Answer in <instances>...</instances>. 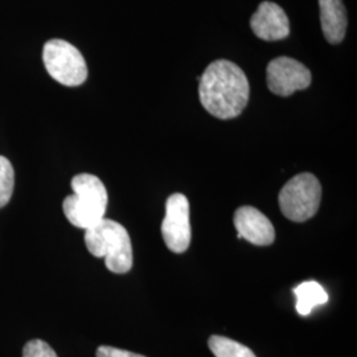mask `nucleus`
<instances>
[{"instance_id": "9d476101", "label": "nucleus", "mask_w": 357, "mask_h": 357, "mask_svg": "<svg viewBox=\"0 0 357 357\" xmlns=\"http://www.w3.org/2000/svg\"><path fill=\"white\" fill-rule=\"evenodd\" d=\"M320 22L324 38L330 44H339L347 32V11L342 0H319Z\"/></svg>"}, {"instance_id": "20e7f679", "label": "nucleus", "mask_w": 357, "mask_h": 357, "mask_svg": "<svg viewBox=\"0 0 357 357\" xmlns=\"http://www.w3.org/2000/svg\"><path fill=\"white\" fill-rule=\"evenodd\" d=\"M321 200V185L312 174L303 172L289 180L280 192L283 216L294 222H305L317 215Z\"/></svg>"}, {"instance_id": "4468645a", "label": "nucleus", "mask_w": 357, "mask_h": 357, "mask_svg": "<svg viewBox=\"0 0 357 357\" xmlns=\"http://www.w3.org/2000/svg\"><path fill=\"white\" fill-rule=\"evenodd\" d=\"M23 357H59L51 345L43 340H31L24 345Z\"/></svg>"}, {"instance_id": "f8f14e48", "label": "nucleus", "mask_w": 357, "mask_h": 357, "mask_svg": "<svg viewBox=\"0 0 357 357\" xmlns=\"http://www.w3.org/2000/svg\"><path fill=\"white\" fill-rule=\"evenodd\" d=\"M208 345L215 357H257L250 348L225 336H211Z\"/></svg>"}, {"instance_id": "6e6552de", "label": "nucleus", "mask_w": 357, "mask_h": 357, "mask_svg": "<svg viewBox=\"0 0 357 357\" xmlns=\"http://www.w3.org/2000/svg\"><path fill=\"white\" fill-rule=\"evenodd\" d=\"M238 238L257 246H268L275 240V230L268 217L255 206H241L234 213Z\"/></svg>"}, {"instance_id": "ddd939ff", "label": "nucleus", "mask_w": 357, "mask_h": 357, "mask_svg": "<svg viewBox=\"0 0 357 357\" xmlns=\"http://www.w3.org/2000/svg\"><path fill=\"white\" fill-rule=\"evenodd\" d=\"M15 185V171L11 162L0 156V208L8 204L11 200Z\"/></svg>"}, {"instance_id": "9b49d317", "label": "nucleus", "mask_w": 357, "mask_h": 357, "mask_svg": "<svg viewBox=\"0 0 357 357\" xmlns=\"http://www.w3.org/2000/svg\"><path fill=\"white\" fill-rule=\"evenodd\" d=\"M294 294L296 296V311L302 317L310 315L314 307L328 302V294L315 281L303 282L294 289Z\"/></svg>"}, {"instance_id": "7ed1b4c3", "label": "nucleus", "mask_w": 357, "mask_h": 357, "mask_svg": "<svg viewBox=\"0 0 357 357\" xmlns=\"http://www.w3.org/2000/svg\"><path fill=\"white\" fill-rule=\"evenodd\" d=\"M85 243L91 255L105 258L112 273L125 274L132 268V245L128 230L119 222L103 218L85 230Z\"/></svg>"}, {"instance_id": "2eb2a0df", "label": "nucleus", "mask_w": 357, "mask_h": 357, "mask_svg": "<svg viewBox=\"0 0 357 357\" xmlns=\"http://www.w3.org/2000/svg\"><path fill=\"white\" fill-rule=\"evenodd\" d=\"M97 357H146L130 352V351H125V349H119V348H114V347H109V345H101L97 349Z\"/></svg>"}, {"instance_id": "0eeeda50", "label": "nucleus", "mask_w": 357, "mask_h": 357, "mask_svg": "<svg viewBox=\"0 0 357 357\" xmlns=\"http://www.w3.org/2000/svg\"><path fill=\"white\" fill-rule=\"evenodd\" d=\"M266 79L271 93L290 97L298 90L307 89L311 85L312 77L302 63L290 57H277L268 63Z\"/></svg>"}, {"instance_id": "1a4fd4ad", "label": "nucleus", "mask_w": 357, "mask_h": 357, "mask_svg": "<svg viewBox=\"0 0 357 357\" xmlns=\"http://www.w3.org/2000/svg\"><path fill=\"white\" fill-rule=\"evenodd\" d=\"M250 28L257 38L278 41L290 35V22L277 3L262 1L250 19Z\"/></svg>"}, {"instance_id": "423d86ee", "label": "nucleus", "mask_w": 357, "mask_h": 357, "mask_svg": "<svg viewBox=\"0 0 357 357\" xmlns=\"http://www.w3.org/2000/svg\"><path fill=\"white\" fill-rule=\"evenodd\" d=\"M162 236L167 248L176 255L184 253L191 245L190 203L183 193H174L167 199Z\"/></svg>"}, {"instance_id": "39448f33", "label": "nucleus", "mask_w": 357, "mask_h": 357, "mask_svg": "<svg viewBox=\"0 0 357 357\" xmlns=\"http://www.w3.org/2000/svg\"><path fill=\"white\" fill-rule=\"evenodd\" d=\"M43 61L50 76L64 86H79L88 78V66L81 52L70 43L52 38L43 50Z\"/></svg>"}, {"instance_id": "f03ea898", "label": "nucleus", "mask_w": 357, "mask_h": 357, "mask_svg": "<svg viewBox=\"0 0 357 357\" xmlns=\"http://www.w3.org/2000/svg\"><path fill=\"white\" fill-rule=\"evenodd\" d=\"M73 195L66 196L63 209L68 221L79 229H89L105 218L107 191L100 178L79 174L72 178Z\"/></svg>"}, {"instance_id": "f257e3e1", "label": "nucleus", "mask_w": 357, "mask_h": 357, "mask_svg": "<svg viewBox=\"0 0 357 357\" xmlns=\"http://www.w3.org/2000/svg\"><path fill=\"white\" fill-rule=\"evenodd\" d=\"M200 102L218 119H231L241 114L249 102V81L238 65L217 60L199 77Z\"/></svg>"}]
</instances>
